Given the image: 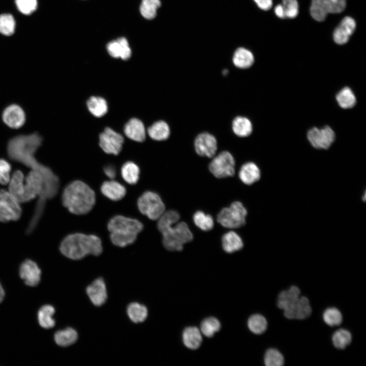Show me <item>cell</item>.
Wrapping results in <instances>:
<instances>
[{
	"label": "cell",
	"instance_id": "obj_1",
	"mask_svg": "<svg viewBox=\"0 0 366 366\" xmlns=\"http://www.w3.org/2000/svg\"><path fill=\"white\" fill-rule=\"evenodd\" d=\"M42 138L37 133L28 135H19L9 140L7 152L9 158L19 162L33 170L39 172L44 180V190L39 197L33 218L40 219L44 210L47 199L54 197L59 189L57 176L48 167L39 162L35 158L37 149L41 146Z\"/></svg>",
	"mask_w": 366,
	"mask_h": 366
},
{
	"label": "cell",
	"instance_id": "obj_2",
	"mask_svg": "<svg viewBox=\"0 0 366 366\" xmlns=\"http://www.w3.org/2000/svg\"><path fill=\"white\" fill-rule=\"evenodd\" d=\"M96 202L95 192L85 183L75 180L64 190L62 202L72 214L84 215L93 208Z\"/></svg>",
	"mask_w": 366,
	"mask_h": 366
},
{
	"label": "cell",
	"instance_id": "obj_3",
	"mask_svg": "<svg viewBox=\"0 0 366 366\" xmlns=\"http://www.w3.org/2000/svg\"><path fill=\"white\" fill-rule=\"evenodd\" d=\"M59 249L65 256L73 260H80L88 254L99 256L103 251L102 241L98 236L81 233L65 237Z\"/></svg>",
	"mask_w": 366,
	"mask_h": 366
},
{
	"label": "cell",
	"instance_id": "obj_4",
	"mask_svg": "<svg viewBox=\"0 0 366 366\" xmlns=\"http://www.w3.org/2000/svg\"><path fill=\"white\" fill-rule=\"evenodd\" d=\"M107 228L113 245L125 247L133 243L137 235L143 229L141 222L137 219L123 216H116L111 219Z\"/></svg>",
	"mask_w": 366,
	"mask_h": 366
},
{
	"label": "cell",
	"instance_id": "obj_5",
	"mask_svg": "<svg viewBox=\"0 0 366 366\" xmlns=\"http://www.w3.org/2000/svg\"><path fill=\"white\" fill-rule=\"evenodd\" d=\"M163 243L165 248L171 251L182 250L185 243L193 240V235L188 225L184 222L173 225L161 230Z\"/></svg>",
	"mask_w": 366,
	"mask_h": 366
},
{
	"label": "cell",
	"instance_id": "obj_6",
	"mask_svg": "<svg viewBox=\"0 0 366 366\" xmlns=\"http://www.w3.org/2000/svg\"><path fill=\"white\" fill-rule=\"evenodd\" d=\"M247 210L239 201L232 202L229 207L223 208L218 214L217 221L227 228H238L246 224Z\"/></svg>",
	"mask_w": 366,
	"mask_h": 366
},
{
	"label": "cell",
	"instance_id": "obj_7",
	"mask_svg": "<svg viewBox=\"0 0 366 366\" xmlns=\"http://www.w3.org/2000/svg\"><path fill=\"white\" fill-rule=\"evenodd\" d=\"M138 207L141 214L151 220H158L165 210L160 196L152 191H146L138 198Z\"/></svg>",
	"mask_w": 366,
	"mask_h": 366
},
{
	"label": "cell",
	"instance_id": "obj_8",
	"mask_svg": "<svg viewBox=\"0 0 366 366\" xmlns=\"http://www.w3.org/2000/svg\"><path fill=\"white\" fill-rule=\"evenodd\" d=\"M208 165L210 172L219 178L232 176L235 173V161L233 155L227 150L215 156Z\"/></svg>",
	"mask_w": 366,
	"mask_h": 366
},
{
	"label": "cell",
	"instance_id": "obj_9",
	"mask_svg": "<svg viewBox=\"0 0 366 366\" xmlns=\"http://www.w3.org/2000/svg\"><path fill=\"white\" fill-rule=\"evenodd\" d=\"M346 6V0H312L310 13L315 20L323 21L328 14L341 13Z\"/></svg>",
	"mask_w": 366,
	"mask_h": 366
},
{
	"label": "cell",
	"instance_id": "obj_10",
	"mask_svg": "<svg viewBox=\"0 0 366 366\" xmlns=\"http://www.w3.org/2000/svg\"><path fill=\"white\" fill-rule=\"evenodd\" d=\"M21 214L20 203L9 191L0 190V222L17 221Z\"/></svg>",
	"mask_w": 366,
	"mask_h": 366
},
{
	"label": "cell",
	"instance_id": "obj_11",
	"mask_svg": "<svg viewBox=\"0 0 366 366\" xmlns=\"http://www.w3.org/2000/svg\"><path fill=\"white\" fill-rule=\"evenodd\" d=\"M44 187V180L42 175L32 170L24 178L23 195L22 203L29 201L42 193Z\"/></svg>",
	"mask_w": 366,
	"mask_h": 366
},
{
	"label": "cell",
	"instance_id": "obj_12",
	"mask_svg": "<svg viewBox=\"0 0 366 366\" xmlns=\"http://www.w3.org/2000/svg\"><path fill=\"white\" fill-rule=\"evenodd\" d=\"M194 147L198 155L211 158L215 156L217 151L218 141L212 134L203 132L194 139Z\"/></svg>",
	"mask_w": 366,
	"mask_h": 366
},
{
	"label": "cell",
	"instance_id": "obj_13",
	"mask_svg": "<svg viewBox=\"0 0 366 366\" xmlns=\"http://www.w3.org/2000/svg\"><path fill=\"white\" fill-rule=\"evenodd\" d=\"M307 138L311 144L318 149H327L335 139L333 130L329 126L319 129L316 127L309 130Z\"/></svg>",
	"mask_w": 366,
	"mask_h": 366
},
{
	"label": "cell",
	"instance_id": "obj_14",
	"mask_svg": "<svg viewBox=\"0 0 366 366\" xmlns=\"http://www.w3.org/2000/svg\"><path fill=\"white\" fill-rule=\"evenodd\" d=\"M124 138L110 128H106L99 136V145L108 154L117 155L121 151Z\"/></svg>",
	"mask_w": 366,
	"mask_h": 366
},
{
	"label": "cell",
	"instance_id": "obj_15",
	"mask_svg": "<svg viewBox=\"0 0 366 366\" xmlns=\"http://www.w3.org/2000/svg\"><path fill=\"white\" fill-rule=\"evenodd\" d=\"M283 311L285 317L289 319H305L312 314L309 300L303 296H300L296 301Z\"/></svg>",
	"mask_w": 366,
	"mask_h": 366
},
{
	"label": "cell",
	"instance_id": "obj_16",
	"mask_svg": "<svg viewBox=\"0 0 366 366\" xmlns=\"http://www.w3.org/2000/svg\"><path fill=\"white\" fill-rule=\"evenodd\" d=\"M2 119L10 128L19 129L23 126L25 122V113L19 105L16 104H11L4 110Z\"/></svg>",
	"mask_w": 366,
	"mask_h": 366
},
{
	"label": "cell",
	"instance_id": "obj_17",
	"mask_svg": "<svg viewBox=\"0 0 366 366\" xmlns=\"http://www.w3.org/2000/svg\"><path fill=\"white\" fill-rule=\"evenodd\" d=\"M21 278L29 286H36L41 280V271L34 261L26 260L21 265L19 270Z\"/></svg>",
	"mask_w": 366,
	"mask_h": 366
},
{
	"label": "cell",
	"instance_id": "obj_18",
	"mask_svg": "<svg viewBox=\"0 0 366 366\" xmlns=\"http://www.w3.org/2000/svg\"><path fill=\"white\" fill-rule=\"evenodd\" d=\"M355 28L356 22L352 17H344L333 32L334 41L339 45L346 44L354 33Z\"/></svg>",
	"mask_w": 366,
	"mask_h": 366
},
{
	"label": "cell",
	"instance_id": "obj_19",
	"mask_svg": "<svg viewBox=\"0 0 366 366\" xmlns=\"http://www.w3.org/2000/svg\"><path fill=\"white\" fill-rule=\"evenodd\" d=\"M86 293L92 302L96 306H101L106 301L107 294L106 285L103 279L98 278L89 286L86 289Z\"/></svg>",
	"mask_w": 366,
	"mask_h": 366
},
{
	"label": "cell",
	"instance_id": "obj_20",
	"mask_svg": "<svg viewBox=\"0 0 366 366\" xmlns=\"http://www.w3.org/2000/svg\"><path fill=\"white\" fill-rule=\"evenodd\" d=\"M107 50L112 57L128 59L131 55V49L127 40L120 37L109 42L107 45Z\"/></svg>",
	"mask_w": 366,
	"mask_h": 366
},
{
	"label": "cell",
	"instance_id": "obj_21",
	"mask_svg": "<svg viewBox=\"0 0 366 366\" xmlns=\"http://www.w3.org/2000/svg\"><path fill=\"white\" fill-rule=\"evenodd\" d=\"M124 132L129 138L134 141L142 142L145 139L144 126L140 119L136 118H131L126 123Z\"/></svg>",
	"mask_w": 366,
	"mask_h": 366
},
{
	"label": "cell",
	"instance_id": "obj_22",
	"mask_svg": "<svg viewBox=\"0 0 366 366\" xmlns=\"http://www.w3.org/2000/svg\"><path fill=\"white\" fill-rule=\"evenodd\" d=\"M238 176L241 181L247 185H251L258 181L261 177V171L254 162L244 163L240 167Z\"/></svg>",
	"mask_w": 366,
	"mask_h": 366
},
{
	"label": "cell",
	"instance_id": "obj_23",
	"mask_svg": "<svg viewBox=\"0 0 366 366\" xmlns=\"http://www.w3.org/2000/svg\"><path fill=\"white\" fill-rule=\"evenodd\" d=\"M101 191L105 196L113 201L121 199L126 194L125 187L113 180L104 181L101 187Z\"/></svg>",
	"mask_w": 366,
	"mask_h": 366
},
{
	"label": "cell",
	"instance_id": "obj_24",
	"mask_svg": "<svg viewBox=\"0 0 366 366\" xmlns=\"http://www.w3.org/2000/svg\"><path fill=\"white\" fill-rule=\"evenodd\" d=\"M233 133L237 137L245 138L249 136L253 132V125L250 119L244 116H235L231 123Z\"/></svg>",
	"mask_w": 366,
	"mask_h": 366
},
{
	"label": "cell",
	"instance_id": "obj_25",
	"mask_svg": "<svg viewBox=\"0 0 366 366\" xmlns=\"http://www.w3.org/2000/svg\"><path fill=\"white\" fill-rule=\"evenodd\" d=\"M24 177L21 171H15L9 182V192L20 203L23 195Z\"/></svg>",
	"mask_w": 366,
	"mask_h": 366
},
{
	"label": "cell",
	"instance_id": "obj_26",
	"mask_svg": "<svg viewBox=\"0 0 366 366\" xmlns=\"http://www.w3.org/2000/svg\"><path fill=\"white\" fill-rule=\"evenodd\" d=\"M254 62V56L248 49L240 47L236 49L232 56L234 66L240 69L250 68Z\"/></svg>",
	"mask_w": 366,
	"mask_h": 366
},
{
	"label": "cell",
	"instance_id": "obj_27",
	"mask_svg": "<svg viewBox=\"0 0 366 366\" xmlns=\"http://www.w3.org/2000/svg\"><path fill=\"white\" fill-rule=\"evenodd\" d=\"M149 136L156 141L167 140L171 134L170 128L167 122L161 120L155 122L147 129Z\"/></svg>",
	"mask_w": 366,
	"mask_h": 366
},
{
	"label": "cell",
	"instance_id": "obj_28",
	"mask_svg": "<svg viewBox=\"0 0 366 366\" xmlns=\"http://www.w3.org/2000/svg\"><path fill=\"white\" fill-rule=\"evenodd\" d=\"M222 245L223 250L228 253L239 251L243 247L241 238L234 231H229L223 235L222 238Z\"/></svg>",
	"mask_w": 366,
	"mask_h": 366
},
{
	"label": "cell",
	"instance_id": "obj_29",
	"mask_svg": "<svg viewBox=\"0 0 366 366\" xmlns=\"http://www.w3.org/2000/svg\"><path fill=\"white\" fill-rule=\"evenodd\" d=\"M300 296V291L296 286H291L289 289L281 291L278 297V307L283 310L296 301Z\"/></svg>",
	"mask_w": 366,
	"mask_h": 366
},
{
	"label": "cell",
	"instance_id": "obj_30",
	"mask_svg": "<svg viewBox=\"0 0 366 366\" xmlns=\"http://www.w3.org/2000/svg\"><path fill=\"white\" fill-rule=\"evenodd\" d=\"M182 340L184 345L190 349L198 348L202 342L200 330L196 327H188L183 332Z\"/></svg>",
	"mask_w": 366,
	"mask_h": 366
},
{
	"label": "cell",
	"instance_id": "obj_31",
	"mask_svg": "<svg viewBox=\"0 0 366 366\" xmlns=\"http://www.w3.org/2000/svg\"><path fill=\"white\" fill-rule=\"evenodd\" d=\"M54 341L61 347H67L74 344L78 339V333L73 328L68 327L57 331L54 334Z\"/></svg>",
	"mask_w": 366,
	"mask_h": 366
},
{
	"label": "cell",
	"instance_id": "obj_32",
	"mask_svg": "<svg viewBox=\"0 0 366 366\" xmlns=\"http://www.w3.org/2000/svg\"><path fill=\"white\" fill-rule=\"evenodd\" d=\"M55 309L51 305L42 307L38 313V319L40 325L45 329H50L55 325V320L52 318Z\"/></svg>",
	"mask_w": 366,
	"mask_h": 366
},
{
	"label": "cell",
	"instance_id": "obj_33",
	"mask_svg": "<svg viewBox=\"0 0 366 366\" xmlns=\"http://www.w3.org/2000/svg\"><path fill=\"white\" fill-rule=\"evenodd\" d=\"M86 104L89 112L97 117L103 116L108 110L106 100L100 97H91L87 100Z\"/></svg>",
	"mask_w": 366,
	"mask_h": 366
},
{
	"label": "cell",
	"instance_id": "obj_34",
	"mask_svg": "<svg viewBox=\"0 0 366 366\" xmlns=\"http://www.w3.org/2000/svg\"><path fill=\"white\" fill-rule=\"evenodd\" d=\"M139 167L134 162H127L121 168V175L124 180L130 185L137 182L139 178Z\"/></svg>",
	"mask_w": 366,
	"mask_h": 366
},
{
	"label": "cell",
	"instance_id": "obj_35",
	"mask_svg": "<svg viewBox=\"0 0 366 366\" xmlns=\"http://www.w3.org/2000/svg\"><path fill=\"white\" fill-rule=\"evenodd\" d=\"M127 314L132 321L138 323L144 321L147 317L145 306L137 302H132L127 307Z\"/></svg>",
	"mask_w": 366,
	"mask_h": 366
},
{
	"label": "cell",
	"instance_id": "obj_36",
	"mask_svg": "<svg viewBox=\"0 0 366 366\" xmlns=\"http://www.w3.org/2000/svg\"><path fill=\"white\" fill-rule=\"evenodd\" d=\"M336 100L339 106L344 109L352 108L356 103L354 94L348 87H345L337 94Z\"/></svg>",
	"mask_w": 366,
	"mask_h": 366
},
{
	"label": "cell",
	"instance_id": "obj_37",
	"mask_svg": "<svg viewBox=\"0 0 366 366\" xmlns=\"http://www.w3.org/2000/svg\"><path fill=\"white\" fill-rule=\"evenodd\" d=\"M332 342L337 349H344L352 341V335L350 332L346 329H339L336 330L332 336Z\"/></svg>",
	"mask_w": 366,
	"mask_h": 366
},
{
	"label": "cell",
	"instance_id": "obj_38",
	"mask_svg": "<svg viewBox=\"0 0 366 366\" xmlns=\"http://www.w3.org/2000/svg\"><path fill=\"white\" fill-rule=\"evenodd\" d=\"M161 4L160 0H142L140 6V13L145 19H154Z\"/></svg>",
	"mask_w": 366,
	"mask_h": 366
},
{
	"label": "cell",
	"instance_id": "obj_39",
	"mask_svg": "<svg viewBox=\"0 0 366 366\" xmlns=\"http://www.w3.org/2000/svg\"><path fill=\"white\" fill-rule=\"evenodd\" d=\"M249 329L254 333H263L267 329V322L265 318L260 314L251 316L248 322Z\"/></svg>",
	"mask_w": 366,
	"mask_h": 366
},
{
	"label": "cell",
	"instance_id": "obj_40",
	"mask_svg": "<svg viewBox=\"0 0 366 366\" xmlns=\"http://www.w3.org/2000/svg\"><path fill=\"white\" fill-rule=\"evenodd\" d=\"M193 219L196 226L203 231L211 230L214 225L212 217L209 215L205 214L202 211H196L193 215Z\"/></svg>",
	"mask_w": 366,
	"mask_h": 366
},
{
	"label": "cell",
	"instance_id": "obj_41",
	"mask_svg": "<svg viewBox=\"0 0 366 366\" xmlns=\"http://www.w3.org/2000/svg\"><path fill=\"white\" fill-rule=\"evenodd\" d=\"M322 317L324 322L330 326H338L342 323L343 320L341 312L334 307L325 309Z\"/></svg>",
	"mask_w": 366,
	"mask_h": 366
},
{
	"label": "cell",
	"instance_id": "obj_42",
	"mask_svg": "<svg viewBox=\"0 0 366 366\" xmlns=\"http://www.w3.org/2000/svg\"><path fill=\"white\" fill-rule=\"evenodd\" d=\"M16 23L10 14L0 15V33L6 36L13 35L15 32Z\"/></svg>",
	"mask_w": 366,
	"mask_h": 366
},
{
	"label": "cell",
	"instance_id": "obj_43",
	"mask_svg": "<svg viewBox=\"0 0 366 366\" xmlns=\"http://www.w3.org/2000/svg\"><path fill=\"white\" fill-rule=\"evenodd\" d=\"M221 324L219 321L214 317L205 319L201 324V331L207 337H212L214 334L220 329Z\"/></svg>",
	"mask_w": 366,
	"mask_h": 366
},
{
	"label": "cell",
	"instance_id": "obj_44",
	"mask_svg": "<svg viewBox=\"0 0 366 366\" xmlns=\"http://www.w3.org/2000/svg\"><path fill=\"white\" fill-rule=\"evenodd\" d=\"M264 361L266 366H281L284 363V358L278 350L270 348L265 353Z\"/></svg>",
	"mask_w": 366,
	"mask_h": 366
},
{
	"label": "cell",
	"instance_id": "obj_45",
	"mask_svg": "<svg viewBox=\"0 0 366 366\" xmlns=\"http://www.w3.org/2000/svg\"><path fill=\"white\" fill-rule=\"evenodd\" d=\"M180 216L174 210L165 211L158 219V228L159 231L168 226L174 225L178 222Z\"/></svg>",
	"mask_w": 366,
	"mask_h": 366
},
{
	"label": "cell",
	"instance_id": "obj_46",
	"mask_svg": "<svg viewBox=\"0 0 366 366\" xmlns=\"http://www.w3.org/2000/svg\"><path fill=\"white\" fill-rule=\"evenodd\" d=\"M18 10L24 15H29L37 8V0H15Z\"/></svg>",
	"mask_w": 366,
	"mask_h": 366
},
{
	"label": "cell",
	"instance_id": "obj_47",
	"mask_svg": "<svg viewBox=\"0 0 366 366\" xmlns=\"http://www.w3.org/2000/svg\"><path fill=\"white\" fill-rule=\"evenodd\" d=\"M285 18H294L298 13V4L297 0H282V4Z\"/></svg>",
	"mask_w": 366,
	"mask_h": 366
},
{
	"label": "cell",
	"instance_id": "obj_48",
	"mask_svg": "<svg viewBox=\"0 0 366 366\" xmlns=\"http://www.w3.org/2000/svg\"><path fill=\"white\" fill-rule=\"evenodd\" d=\"M11 166L10 163L3 159H0V184L6 185L9 184L10 178Z\"/></svg>",
	"mask_w": 366,
	"mask_h": 366
},
{
	"label": "cell",
	"instance_id": "obj_49",
	"mask_svg": "<svg viewBox=\"0 0 366 366\" xmlns=\"http://www.w3.org/2000/svg\"><path fill=\"white\" fill-rule=\"evenodd\" d=\"M258 7L263 10H269L272 5V0H254Z\"/></svg>",
	"mask_w": 366,
	"mask_h": 366
},
{
	"label": "cell",
	"instance_id": "obj_50",
	"mask_svg": "<svg viewBox=\"0 0 366 366\" xmlns=\"http://www.w3.org/2000/svg\"><path fill=\"white\" fill-rule=\"evenodd\" d=\"M104 172L105 174L111 179L114 178L116 175V171L115 167L111 165L106 166L104 168Z\"/></svg>",
	"mask_w": 366,
	"mask_h": 366
},
{
	"label": "cell",
	"instance_id": "obj_51",
	"mask_svg": "<svg viewBox=\"0 0 366 366\" xmlns=\"http://www.w3.org/2000/svg\"><path fill=\"white\" fill-rule=\"evenodd\" d=\"M276 15L280 18H285L284 10L282 4L278 5L274 8Z\"/></svg>",
	"mask_w": 366,
	"mask_h": 366
},
{
	"label": "cell",
	"instance_id": "obj_52",
	"mask_svg": "<svg viewBox=\"0 0 366 366\" xmlns=\"http://www.w3.org/2000/svg\"><path fill=\"white\" fill-rule=\"evenodd\" d=\"M5 296V291L0 283V303L2 302Z\"/></svg>",
	"mask_w": 366,
	"mask_h": 366
}]
</instances>
